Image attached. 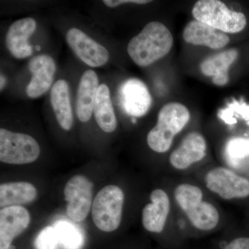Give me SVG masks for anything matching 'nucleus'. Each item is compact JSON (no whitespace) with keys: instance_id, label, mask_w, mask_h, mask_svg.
I'll list each match as a JSON object with an SVG mask.
<instances>
[{"instance_id":"cd10ccee","label":"nucleus","mask_w":249,"mask_h":249,"mask_svg":"<svg viewBox=\"0 0 249 249\" xmlns=\"http://www.w3.org/2000/svg\"><path fill=\"white\" fill-rule=\"evenodd\" d=\"M103 2L108 7L114 8L120 5L126 4H146L151 2V1H148V0H104Z\"/></svg>"},{"instance_id":"20e7f679","label":"nucleus","mask_w":249,"mask_h":249,"mask_svg":"<svg viewBox=\"0 0 249 249\" xmlns=\"http://www.w3.org/2000/svg\"><path fill=\"white\" fill-rule=\"evenodd\" d=\"M124 196L120 187L105 186L95 196L91 215L95 225L103 232H114L122 220Z\"/></svg>"},{"instance_id":"6ab92c4d","label":"nucleus","mask_w":249,"mask_h":249,"mask_svg":"<svg viewBox=\"0 0 249 249\" xmlns=\"http://www.w3.org/2000/svg\"><path fill=\"white\" fill-rule=\"evenodd\" d=\"M37 191L34 185L26 181L8 182L0 185V207L21 206L35 201Z\"/></svg>"},{"instance_id":"9b49d317","label":"nucleus","mask_w":249,"mask_h":249,"mask_svg":"<svg viewBox=\"0 0 249 249\" xmlns=\"http://www.w3.org/2000/svg\"><path fill=\"white\" fill-rule=\"evenodd\" d=\"M29 70L32 73L26 93L31 98H37L47 92L53 83L56 65L52 57L40 55L31 59Z\"/></svg>"},{"instance_id":"bb28decb","label":"nucleus","mask_w":249,"mask_h":249,"mask_svg":"<svg viewBox=\"0 0 249 249\" xmlns=\"http://www.w3.org/2000/svg\"><path fill=\"white\" fill-rule=\"evenodd\" d=\"M222 249H249V237H240L226 244Z\"/></svg>"},{"instance_id":"6e6552de","label":"nucleus","mask_w":249,"mask_h":249,"mask_svg":"<svg viewBox=\"0 0 249 249\" xmlns=\"http://www.w3.org/2000/svg\"><path fill=\"white\" fill-rule=\"evenodd\" d=\"M119 99L124 112L133 117L145 115L152 104L148 88L137 78H130L122 83L119 89Z\"/></svg>"},{"instance_id":"f3484780","label":"nucleus","mask_w":249,"mask_h":249,"mask_svg":"<svg viewBox=\"0 0 249 249\" xmlns=\"http://www.w3.org/2000/svg\"><path fill=\"white\" fill-rule=\"evenodd\" d=\"M237 49H230L205 59L200 65L201 71L206 76L212 77L213 83L224 86L229 80V70L237 60Z\"/></svg>"},{"instance_id":"f03ea898","label":"nucleus","mask_w":249,"mask_h":249,"mask_svg":"<svg viewBox=\"0 0 249 249\" xmlns=\"http://www.w3.org/2000/svg\"><path fill=\"white\" fill-rule=\"evenodd\" d=\"M191 114L181 103H170L160 109L155 127L149 132L147 142L151 150L158 153L168 152L174 137L186 127Z\"/></svg>"},{"instance_id":"f257e3e1","label":"nucleus","mask_w":249,"mask_h":249,"mask_svg":"<svg viewBox=\"0 0 249 249\" xmlns=\"http://www.w3.org/2000/svg\"><path fill=\"white\" fill-rule=\"evenodd\" d=\"M173 43L169 29L162 23L152 22L129 41L127 52L136 65L147 67L165 57Z\"/></svg>"},{"instance_id":"c85d7f7f","label":"nucleus","mask_w":249,"mask_h":249,"mask_svg":"<svg viewBox=\"0 0 249 249\" xmlns=\"http://www.w3.org/2000/svg\"><path fill=\"white\" fill-rule=\"evenodd\" d=\"M6 78H5V77L3 76V75H1V80H0V83H1V84H0V88H1V90L3 89V88H4L5 84H6Z\"/></svg>"},{"instance_id":"4468645a","label":"nucleus","mask_w":249,"mask_h":249,"mask_svg":"<svg viewBox=\"0 0 249 249\" xmlns=\"http://www.w3.org/2000/svg\"><path fill=\"white\" fill-rule=\"evenodd\" d=\"M37 24L31 18H23L13 23L6 37V44L10 53L18 59L27 58L32 55L33 47L29 38L36 31Z\"/></svg>"},{"instance_id":"412c9836","label":"nucleus","mask_w":249,"mask_h":249,"mask_svg":"<svg viewBox=\"0 0 249 249\" xmlns=\"http://www.w3.org/2000/svg\"><path fill=\"white\" fill-rule=\"evenodd\" d=\"M188 220L199 231L213 230L219 222L217 209L211 203L202 201L186 212Z\"/></svg>"},{"instance_id":"a211bd4d","label":"nucleus","mask_w":249,"mask_h":249,"mask_svg":"<svg viewBox=\"0 0 249 249\" xmlns=\"http://www.w3.org/2000/svg\"><path fill=\"white\" fill-rule=\"evenodd\" d=\"M51 104L55 117L62 129L69 131L73 124V111L70 101V88L65 80H59L52 88Z\"/></svg>"},{"instance_id":"0eeeda50","label":"nucleus","mask_w":249,"mask_h":249,"mask_svg":"<svg viewBox=\"0 0 249 249\" xmlns=\"http://www.w3.org/2000/svg\"><path fill=\"white\" fill-rule=\"evenodd\" d=\"M205 183L210 191L225 200L249 196V180L224 167H217L208 172Z\"/></svg>"},{"instance_id":"ddd939ff","label":"nucleus","mask_w":249,"mask_h":249,"mask_svg":"<svg viewBox=\"0 0 249 249\" xmlns=\"http://www.w3.org/2000/svg\"><path fill=\"white\" fill-rule=\"evenodd\" d=\"M150 203L142 211V224L145 230L160 234L164 230L170 211L169 196L162 189H155L150 196Z\"/></svg>"},{"instance_id":"423d86ee","label":"nucleus","mask_w":249,"mask_h":249,"mask_svg":"<svg viewBox=\"0 0 249 249\" xmlns=\"http://www.w3.org/2000/svg\"><path fill=\"white\" fill-rule=\"evenodd\" d=\"M67 214L72 220L83 222L92 207L93 183L83 175L72 177L64 189Z\"/></svg>"},{"instance_id":"5701e85b","label":"nucleus","mask_w":249,"mask_h":249,"mask_svg":"<svg viewBox=\"0 0 249 249\" xmlns=\"http://www.w3.org/2000/svg\"><path fill=\"white\" fill-rule=\"evenodd\" d=\"M177 203L184 213L203 200L204 194L199 187L189 183H181L175 190Z\"/></svg>"},{"instance_id":"a878e982","label":"nucleus","mask_w":249,"mask_h":249,"mask_svg":"<svg viewBox=\"0 0 249 249\" xmlns=\"http://www.w3.org/2000/svg\"><path fill=\"white\" fill-rule=\"evenodd\" d=\"M59 242L55 228L49 226L44 228L36 239V249H55Z\"/></svg>"},{"instance_id":"dca6fc26","label":"nucleus","mask_w":249,"mask_h":249,"mask_svg":"<svg viewBox=\"0 0 249 249\" xmlns=\"http://www.w3.org/2000/svg\"><path fill=\"white\" fill-rule=\"evenodd\" d=\"M98 87L96 72L93 70L85 71L80 78L77 91L76 114L81 122H88L91 119Z\"/></svg>"},{"instance_id":"1a4fd4ad","label":"nucleus","mask_w":249,"mask_h":249,"mask_svg":"<svg viewBox=\"0 0 249 249\" xmlns=\"http://www.w3.org/2000/svg\"><path fill=\"white\" fill-rule=\"evenodd\" d=\"M66 40L76 56L88 66H103L109 60L107 49L80 29L76 28L69 29Z\"/></svg>"},{"instance_id":"393cba45","label":"nucleus","mask_w":249,"mask_h":249,"mask_svg":"<svg viewBox=\"0 0 249 249\" xmlns=\"http://www.w3.org/2000/svg\"><path fill=\"white\" fill-rule=\"evenodd\" d=\"M218 116L227 124H233L234 116H236L242 118L249 124V106L245 102L235 101L229 103L227 107L221 109Z\"/></svg>"},{"instance_id":"aec40b11","label":"nucleus","mask_w":249,"mask_h":249,"mask_svg":"<svg viewBox=\"0 0 249 249\" xmlns=\"http://www.w3.org/2000/svg\"><path fill=\"white\" fill-rule=\"evenodd\" d=\"M93 111L100 128L107 133L115 131L117 127V119L111 103L109 88L106 84L98 87Z\"/></svg>"},{"instance_id":"9d476101","label":"nucleus","mask_w":249,"mask_h":249,"mask_svg":"<svg viewBox=\"0 0 249 249\" xmlns=\"http://www.w3.org/2000/svg\"><path fill=\"white\" fill-rule=\"evenodd\" d=\"M31 222L29 211L21 206L0 211V249H11L18 236L25 231Z\"/></svg>"},{"instance_id":"f8f14e48","label":"nucleus","mask_w":249,"mask_h":249,"mask_svg":"<svg viewBox=\"0 0 249 249\" xmlns=\"http://www.w3.org/2000/svg\"><path fill=\"white\" fill-rule=\"evenodd\" d=\"M206 150L207 144L203 135L199 132H191L170 155V164L177 170L188 169L192 165L204 160Z\"/></svg>"},{"instance_id":"2eb2a0df","label":"nucleus","mask_w":249,"mask_h":249,"mask_svg":"<svg viewBox=\"0 0 249 249\" xmlns=\"http://www.w3.org/2000/svg\"><path fill=\"white\" fill-rule=\"evenodd\" d=\"M183 38L191 45L204 46L213 49H222L230 41L225 33L196 19L191 21L184 28Z\"/></svg>"},{"instance_id":"39448f33","label":"nucleus","mask_w":249,"mask_h":249,"mask_svg":"<svg viewBox=\"0 0 249 249\" xmlns=\"http://www.w3.org/2000/svg\"><path fill=\"white\" fill-rule=\"evenodd\" d=\"M40 155V147L28 134L0 129V160L9 164L33 163Z\"/></svg>"},{"instance_id":"4be33fe9","label":"nucleus","mask_w":249,"mask_h":249,"mask_svg":"<svg viewBox=\"0 0 249 249\" xmlns=\"http://www.w3.org/2000/svg\"><path fill=\"white\" fill-rule=\"evenodd\" d=\"M59 242L65 249H80L84 244V237L80 229L71 223L59 220L54 224Z\"/></svg>"},{"instance_id":"b1692460","label":"nucleus","mask_w":249,"mask_h":249,"mask_svg":"<svg viewBox=\"0 0 249 249\" xmlns=\"http://www.w3.org/2000/svg\"><path fill=\"white\" fill-rule=\"evenodd\" d=\"M225 152L229 163L235 166L239 160L249 156V139H231L226 145Z\"/></svg>"},{"instance_id":"7ed1b4c3","label":"nucleus","mask_w":249,"mask_h":249,"mask_svg":"<svg viewBox=\"0 0 249 249\" xmlns=\"http://www.w3.org/2000/svg\"><path fill=\"white\" fill-rule=\"evenodd\" d=\"M196 20L225 34H237L245 29L247 18L242 13L232 11L218 0H200L192 10Z\"/></svg>"}]
</instances>
